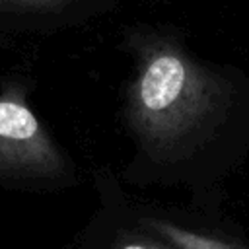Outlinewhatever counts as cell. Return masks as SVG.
Listing matches in <instances>:
<instances>
[{
	"label": "cell",
	"mask_w": 249,
	"mask_h": 249,
	"mask_svg": "<svg viewBox=\"0 0 249 249\" xmlns=\"http://www.w3.org/2000/svg\"><path fill=\"white\" fill-rule=\"evenodd\" d=\"M202 113L204 103L187 66L173 54L154 58L138 82L134 126L150 140L167 142L195 128Z\"/></svg>",
	"instance_id": "cell-1"
},
{
	"label": "cell",
	"mask_w": 249,
	"mask_h": 249,
	"mask_svg": "<svg viewBox=\"0 0 249 249\" xmlns=\"http://www.w3.org/2000/svg\"><path fill=\"white\" fill-rule=\"evenodd\" d=\"M154 228L175 247V249H233L222 241H216L212 237L200 235L196 231L167 224V222H154Z\"/></svg>",
	"instance_id": "cell-3"
},
{
	"label": "cell",
	"mask_w": 249,
	"mask_h": 249,
	"mask_svg": "<svg viewBox=\"0 0 249 249\" xmlns=\"http://www.w3.org/2000/svg\"><path fill=\"white\" fill-rule=\"evenodd\" d=\"M62 169V158L31 113L12 97H0V173L18 177H53Z\"/></svg>",
	"instance_id": "cell-2"
},
{
	"label": "cell",
	"mask_w": 249,
	"mask_h": 249,
	"mask_svg": "<svg viewBox=\"0 0 249 249\" xmlns=\"http://www.w3.org/2000/svg\"><path fill=\"white\" fill-rule=\"evenodd\" d=\"M119 249H160L156 245H150V243H136V241H130V243H124L121 245Z\"/></svg>",
	"instance_id": "cell-4"
}]
</instances>
